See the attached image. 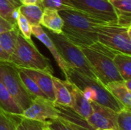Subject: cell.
<instances>
[{
    "label": "cell",
    "mask_w": 131,
    "mask_h": 130,
    "mask_svg": "<svg viewBox=\"0 0 131 130\" xmlns=\"http://www.w3.org/2000/svg\"><path fill=\"white\" fill-rule=\"evenodd\" d=\"M58 13L64 21L62 34L78 47L89 46L97 42L96 27L107 23L76 8L60 10Z\"/></svg>",
    "instance_id": "obj_1"
},
{
    "label": "cell",
    "mask_w": 131,
    "mask_h": 130,
    "mask_svg": "<svg viewBox=\"0 0 131 130\" xmlns=\"http://www.w3.org/2000/svg\"><path fill=\"white\" fill-rule=\"evenodd\" d=\"M97 79L105 86L110 82L123 81L113 58L117 51L97 41L89 46L79 47Z\"/></svg>",
    "instance_id": "obj_2"
},
{
    "label": "cell",
    "mask_w": 131,
    "mask_h": 130,
    "mask_svg": "<svg viewBox=\"0 0 131 130\" xmlns=\"http://www.w3.org/2000/svg\"><path fill=\"white\" fill-rule=\"evenodd\" d=\"M65 80L73 83L90 102L97 103L117 112L124 107L109 93L105 86L98 79L89 77L69 67Z\"/></svg>",
    "instance_id": "obj_3"
},
{
    "label": "cell",
    "mask_w": 131,
    "mask_h": 130,
    "mask_svg": "<svg viewBox=\"0 0 131 130\" xmlns=\"http://www.w3.org/2000/svg\"><path fill=\"white\" fill-rule=\"evenodd\" d=\"M12 64L19 68H29L53 74L50 61L41 54L32 40L26 39L19 31L14 52L10 56Z\"/></svg>",
    "instance_id": "obj_4"
},
{
    "label": "cell",
    "mask_w": 131,
    "mask_h": 130,
    "mask_svg": "<svg viewBox=\"0 0 131 130\" xmlns=\"http://www.w3.org/2000/svg\"><path fill=\"white\" fill-rule=\"evenodd\" d=\"M53 41L58 52L69 67L94 79H97L81 48L73 44L63 34H56L51 31L46 32Z\"/></svg>",
    "instance_id": "obj_5"
},
{
    "label": "cell",
    "mask_w": 131,
    "mask_h": 130,
    "mask_svg": "<svg viewBox=\"0 0 131 130\" xmlns=\"http://www.w3.org/2000/svg\"><path fill=\"white\" fill-rule=\"evenodd\" d=\"M97 41L117 52L131 55V26L106 23L96 27Z\"/></svg>",
    "instance_id": "obj_6"
},
{
    "label": "cell",
    "mask_w": 131,
    "mask_h": 130,
    "mask_svg": "<svg viewBox=\"0 0 131 130\" xmlns=\"http://www.w3.org/2000/svg\"><path fill=\"white\" fill-rule=\"evenodd\" d=\"M0 81L23 110L31 104L33 98L25 90L13 64L0 61Z\"/></svg>",
    "instance_id": "obj_7"
},
{
    "label": "cell",
    "mask_w": 131,
    "mask_h": 130,
    "mask_svg": "<svg viewBox=\"0 0 131 130\" xmlns=\"http://www.w3.org/2000/svg\"><path fill=\"white\" fill-rule=\"evenodd\" d=\"M74 8L107 23H117L114 8L108 0H70Z\"/></svg>",
    "instance_id": "obj_8"
},
{
    "label": "cell",
    "mask_w": 131,
    "mask_h": 130,
    "mask_svg": "<svg viewBox=\"0 0 131 130\" xmlns=\"http://www.w3.org/2000/svg\"><path fill=\"white\" fill-rule=\"evenodd\" d=\"M60 112L54 103L45 97H35L32 99L31 104L23 110L19 116L21 117L45 123L48 120L58 118Z\"/></svg>",
    "instance_id": "obj_9"
},
{
    "label": "cell",
    "mask_w": 131,
    "mask_h": 130,
    "mask_svg": "<svg viewBox=\"0 0 131 130\" xmlns=\"http://www.w3.org/2000/svg\"><path fill=\"white\" fill-rule=\"evenodd\" d=\"M91 114L86 119L88 124L93 129H114L117 130V112L95 102H91Z\"/></svg>",
    "instance_id": "obj_10"
},
{
    "label": "cell",
    "mask_w": 131,
    "mask_h": 130,
    "mask_svg": "<svg viewBox=\"0 0 131 130\" xmlns=\"http://www.w3.org/2000/svg\"><path fill=\"white\" fill-rule=\"evenodd\" d=\"M63 81L71 96L72 107L71 109L78 116L86 120L92 113L91 102L85 98L83 93L73 83L68 80Z\"/></svg>",
    "instance_id": "obj_11"
},
{
    "label": "cell",
    "mask_w": 131,
    "mask_h": 130,
    "mask_svg": "<svg viewBox=\"0 0 131 130\" xmlns=\"http://www.w3.org/2000/svg\"><path fill=\"white\" fill-rule=\"evenodd\" d=\"M31 34H33L39 41H41L45 47L49 50L52 56L54 57L56 63L59 66L60 69L64 74V77L67 76L68 70V65L64 60V58L61 57L60 53L58 52L55 44H54L53 41L50 38V37L48 35V34L44 31L41 25H32L31 26Z\"/></svg>",
    "instance_id": "obj_12"
},
{
    "label": "cell",
    "mask_w": 131,
    "mask_h": 130,
    "mask_svg": "<svg viewBox=\"0 0 131 130\" xmlns=\"http://www.w3.org/2000/svg\"><path fill=\"white\" fill-rule=\"evenodd\" d=\"M19 68V67H18ZM21 69L25 74H27L39 87L41 91L45 94L48 99L51 101H54V85L52 80L53 74H50L48 73L29 69V68H20Z\"/></svg>",
    "instance_id": "obj_13"
},
{
    "label": "cell",
    "mask_w": 131,
    "mask_h": 130,
    "mask_svg": "<svg viewBox=\"0 0 131 130\" xmlns=\"http://www.w3.org/2000/svg\"><path fill=\"white\" fill-rule=\"evenodd\" d=\"M40 25L54 33L62 34L64 21L59 15L58 11L52 8H45L43 9Z\"/></svg>",
    "instance_id": "obj_14"
},
{
    "label": "cell",
    "mask_w": 131,
    "mask_h": 130,
    "mask_svg": "<svg viewBox=\"0 0 131 130\" xmlns=\"http://www.w3.org/2000/svg\"><path fill=\"white\" fill-rule=\"evenodd\" d=\"M109 93L124 107L131 108V91H130L123 81H113L105 85Z\"/></svg>",
    "instance_id": "obj_15"
},
{
    "label": "cell",
    "mask_w": 131,
    "mask_h": 130,
    "mask_svg": "<svg viewBox=\"0 0 131 130\" xmlns=\"http://www.w3.org/2000/svg\"><path fill=\"white\" fill-rule=\"evenodd\" d=\"M54 90V104L71 108L72 100L71 93L64 84V81L58 77L52 76Z\"/></svg>",
    "instance_id": "obj_16"
},
{
    "label": "cell",
    "mask_w": 131,
    "mask_h": 130,
    "mask_svg": "<svg viewBox=\"0 0 131 130\" xmlns=\"http://www.w3.org/2000/svg\"><path fill=\"white\" fill-rule=\"evenodd\" d=\"M0 107L5 111L13 114L20 116L23 110L16 103V101L11 96L4 84L0 81Z\"/></svg>",
    "instance_id": "obj_17"
},
{
    "label": "cell",
    "mask_w": 131,
    "mask_h": 130,
    "mask_svg": "<svg viewBox=\"0 0 131 130\" xmlns=\"http://www.w3.org/2000/svg\"><path fill=\"white\" fill-rule=\"evenodd\" d=\"M115 67L124 80H131V55L117 52L113 58Z\"/></svg>",
    "instance_id": "obj_18"
},
{
    "label": "cell",
    "mask_w": 131,
    "mask_h": 130,
    "mask_svg": "<svg viewBox=\"0 0 131 130\" xmlns=\"http://www.w3.org/2000/svg\"><path fill=\"white\" fill-rule=\"evenodd\" d=\"M19 30L17 26L0 34V46L10 56L15 51Z\"/></svg>",
    "instance_id": "obj_19"
},
{
    "label": "cell",
    "mask_w": 131,
    "mask_h": 130,
    "mask_svg": "<svg viewBox=\"0 0 131 130\" xmlns=\"http://www.w3.org/2000/svg\"><path fill=\"white\" fill-rule=\"evenodd\" d=\"M19 11L26 18L30 25H39L43 13V9L38 5H21Z\"/></svg>",
    "instance_id": "obj_20"
},
{
    "label": "cell",
    "mask_w": 131,
    "mask_h": 130,
    "mask_svg": "<svg viewBox=\"0 0 131 130\" xmlns=\"http://www.w3.org/2000/svg\"><path fill=\"white\" fill-rule=\"evenodd\" d=\"M15 67L17 69L18 76H19L25 90L28 91V93L31 95V97L32 98H34L35 97H41L47 98L45 94L41 91V90L39 88V87L37 85V84L27 74H25L21 69H20L17 67Z\"/></svg>",
    "instance_id": "obj_21"
},
{
    "label": "cell",
    "mask_w": 131,
    "mask_h": 130,
    "mask_svg": "<svg viewBox=\"0 0 131 130\" xmlns=\"http://www.w3.org/2000/svg\"><path fill=\"white\" fill-rule=\"evenodd\" d=\"M19 117L11 114L0 107V130H16Z\"/></svg>",
    "instance_id": "obj_22"
},
{
    "label": "cell",
    "mask_w": 131,
    "mask_h": 130,
    "mask_svg": "<svg viewBox=\"0 0 131 130\" xmlns=\"http://www.w3.org/2000/svg\"><path fill=\"white\" fill-rule=\"evenodd\" d=\"M39 6L44 9L45 8L55 9L57 11L63 9H74V7L70 0H38Z\"/></svg>",
    "instance_id": "obj_23"
},
{
    "label": "cell",
    "mask_w": 131,
    "mask_h": 130,
    "mask_svg": "<svg viewBox=\"0 0 131 130\" xmlns=\"http://www.w3.org/2000/svg\"><path fill=\"white\" fill-rule=\"evenodd\" d=\"M15 7L9 0H0V16L14 26H17L16 21L13 18V13Z\"/></svg>",
    "instance_id": "obj_24"
},
{
    "label": "cell",
    "mask_w": 131,
    "mask_h": 130,
    "mask_svg": "<svg viewBox=\"0 0 131 130\" xmlns=\"http://www.w3.org/2000/svg\"><path fill=\"white\" fill-rule=\"evenodd\" d=\"M117 130H131L130 109L124 107L117 112Z\"/></svg>",
    "instance_id": "obj_25"
},
{
    "label": "cell",
    "mask_w": 131,
    "mask_h": 130,
    "mask_svg": "<svg viewBox=\"0 0 131 130\" xmlns=\"http://www.w3.org/2000/svg\"><path fill=\"white\" fill-rule=\"evenodd\" d=\"M45 123L52 130H76L68 120L61 116L54 120H48Z\"/></svg>",
    "instance_id": "obj_26"
},
{
    "label": "cell",
    "mask_w": 131,
    "mask_h": 130,
    "mask_svg": "<svg viewBox=\"0 0 131 130\" xmlns=\"http://www.w3.org/2000/svg\"><path fill=\"white\" fill-rule=\"evenodd\" d=\"M17 27L21 34L26 39L31 40V25L21 12L17 18Z\"/></svg>",
    "instance_id": "obj_27"
},
{
    "label": "cell",
    "mask_w": 131,
    "mask_h": 130,
    "mask_svg": "<svg viewBox=\"0 0 131 130\" xmlns=\"http://www.w3.org/2000/svg\"><path fill=\"white\" fill-rule=\"evenodd\" d=\"M18 120V127L20 129V130H42V123L41 122H37L31 120H28L23 117L19 116Z\"/></svg>",
    "instance_id": "obj_28"
},
{
    "label": "cell",
    "mask_w": 131,
    "mask_h": 130,
    "mask_svg": "<svg viewBox=\"0 0 131 130\" xmlns=\"http://www.w3.org/2000/svg\"><path fill=\"white\" fill-rule=\"evenodd\" d=\"M113 7L119 11L131 12V0H108Z\"/></svg>",
    "instance_id": "obj_29"
},
{
    "label": "cell",
    "mask_w": 131,
    "mask_h": 130,
    "mask_svg": "<svg viewBox=\"0 0 131 130\" xmlns=\"http://www.w3.org/2000/svg\"><path fill=\"white\" fill-rule=\"evenodd\" d=\"M115 9V8H114ZM117 18V24L122 26H131V12H127V11H122L115 9Z\"/></svg>",
    "instance_id": "obj_30"
},
{
    "label": "cell",
    "mask_w": 131,
    "mask_h": 130,
    "mask_svg": "<svg viewBox=\"0 0 131 130\" xmlns=\"http://www.w3.org/2000/svg\"><path fill=\"white\" fill-rule=\"evenodd\" d=\"M14 25H11L9 22L8 21H4V22H0V34L3 33L5 31H7L8 30H11L12 28H13Z\"/></svg>",
    "instance_id": "obj_31"
},
{
    "label": "cell",
    "mask_w": 131,
    "mask_h": 130,
    "mask_svg": "<svg viewBox=\"0 0 131 130\" xmlns=\"http://www.w3.org/2000/svg\"><path fill=\"white\" fill-rule=\"evenodd\" d=\"M0 61L2 62H9L10 55L7 54L0 46Z\"/></svg>",
    "instance_id": "obj_32"
},
{
    "label": "cell",
    "mask_w": 131,
    "mask_h": 130,
    "mask_svg": "<svg viewBox=\"0 0 131 130\" xmlns=\"http://www.w3.org/2000/svg\"><path fill=\"white\" fill-rule=\"evenodd\" d=\"M21 5H38V0H20Z\"/></svg>",
    "instance_id": "obj_33"
},
{
    "label": "cell",
    "mask_w": 131,
    "mask_h": 130,
    "mask_svg": "<svg viewBox=\"0 0 131 130\" xmlns=\"http://www.w3.org/2000/svg\"><path fill=\"white\" fill-rule=\"evenodd\" d=\"M124 85L126 86V87L131 91V80H124Z\"/></svg>",
    "instance_id": "obj_34"
},
{
    "label": "cell",
    "mask_w": 131,
    "mask_h": 130,
    "mask_svg": "<svg viewBox=\"0 0 131 130\" xmlns=\"http://www.w3.org/2000/svg\"><path fill=\"white\" fill-rule=\"evenodd\" d=\"M11 2L15 6V7H19L21 5V2L20 0H10Z\"/></svg>",
    "instance_id": "obj_35"
},
{
    "label": "cell",
    "mask_w": 131,
    "mask_h": 130,
    "mask_svg": "<svg viewBox=\"0 0 131 130\" xmlns=\"http://www.w3.org/2000/svg\"><path fill=\"white\" fill-rule=\"evenodd\" d=\"M42 130H52L45 123H42V126H41Z\"/></svg>",
    "instance_id": "obj_36"
},
{
    "label": "cell",
    "mask_w": 131,
    "mask_h": 130,
    "mask_svg": "<svg viewBox=\"0 0 131 130\" xmlns=\"http://www.w3.org/2000/svg\"><path fill=\"white\" fill-rule=\"evenodd\" d=\"M94 130H116L114 129H96Z\"/></svg>",
    "instance_id": "obj_37"
},
{
    "label": "cell",
    "mask_w": 131,
    "mask_h": 130,
    "mask_svg": "<svg viewBox=\"0 0 131 130\" xmlns=\"http://www.w3.org/2000/svg\"><path fill=\"white\" fill-rule=\"evenodd\" d=\"M4 21H7L6 20H5L4 18H2L1 16H0V22H4Z\"/></svg>",
    "instance_id": "obj_38"
},
{
    "label": "cell",
    "mask_w": 131,
    "mask_h": 130,
    "mask_svg": "<svg viewBox=\"0 0 131 130\" xmlns=\"http://www.w3.org/2000/svg\"><path fill=\"white\" fill-rule=\"evenodd\" d=\"M16 130H20V129H19V128L18 127V126H17V128H16Z\"/></svg>",
    "instance_id": "obj_39"
},
{
    "label": "cell",
    "mask_w": 131,
    "mask_h": 130,
    "mask_svg": "<svg viewBox=\"0 0 131 130\" xmlns=\"http://www.w3.org/2000/svg\"><path fill=\"white\" fill-rule=\"evenodd\" d=\"M9 1H10V0H9ZM10 2H11V1H10Z\"/></svg>",
    "instance_id": "obj_40"
}]
</instances>
